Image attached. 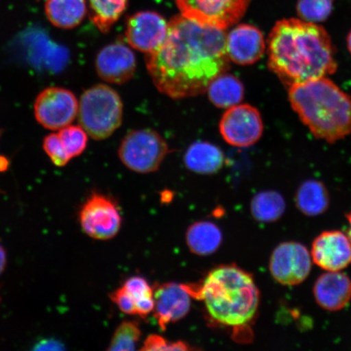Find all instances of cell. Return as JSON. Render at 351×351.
I'll return each mask as SVG.
<instances>
[{
    "label": "cell",
    "instance_id": "obj_1",
    "mask_svg": "<svg viewBox=\"0 0 351 351\" xmlns=\"http://www.w3.org/2000/svg\"><path fill=\"white\" fill-rule=\"evenodd\" d=\"M230 61L225 30L182 15L171 19L164 43L146 56L154 84L174 99L205 93L215 78L230 69Z\"/></svg>",
    "mask_w": 351,
    "mask_h": 351
},
{
    "label": "cell",
    "instance_id": "obj_2",
    "mask_svg": "<svg viewBox=\"0 0 351 351\" xmlns=\"http://www.w3.org/2000/svg\"><path fill=\"white\" fill-rule=\"evenodd\" d=\"M335 54L326 29L302 19L278 21L267 39V66L287 87L335 73Z\"/></svg>",
    "mask_w": 351,
    "mask_h": 351
},
{
    "label": "cell",
    "instance_id": "obj_3",
    "mask_svg": "<svg viewBox=\"0 0 351 351\" xmlns=\"http://www.w3.org/2000/svg\"><path fill=\"white\" fill-rule=\"evenodd\" d=\"M186 287L223 327L247 330L258 313L261 295L253 276L235 265L215 267L201 284Z\"/></svg>",
    "mask_w": 351,
    "mask_h": 351
},
{
    "label": "cell",
    "instance_id": "obj_4",
    "mask_svg": "<svg viewBox=\"0 0 351 351\" xmlns=\"http://www.w3.org/2000/svg\"><path fill=\"white\" fill-rule=\"evenodd\" d=\"M288 97L315 138L335 143L351 135V96L327 77L288 87Z\"/></svg>",
    "mask_w": 351,
    "mask_h": 351
},
{
    "label": "cell",
    "instance_id": "obj_5",
    "mask_svg": "<svg viewBox=\"0 0 351 351\" xmlns=\"http://www.w3.org/2000/svg\"><path fill=\"white\" fill-rule=\"evenodd\" d=\"M77 114L88 135L95 140L106 139L121 125L122 101L112 88L96 85L81 96Z\"/></svg>",
    "mask_w": 351,
    "mask_h": 351
},
{
    "label": "cell",
    "instance_id": "obj_6",
    "mask_svg": "<svg viewBox=\"0 0 351 351\" xmlns=\"http://www.w3.org/2000/svg\"><path fill=\"white\" fill-rule=\"evenodd\" d=\"M169 147L160 134L152 130L129 132L118 151L123 164L138 173L156 172L160 169Z\"/></svg>",
    "mask_w": 351,
    "mask_h": 351
},
{
    "label": "cell",
    "instance_id": "obj_7",
    "mask_svg": "<svg viewBox=\"0 0 351 351\" xmlns=\"http://www.w3.org/2000/svg\"><path fill=\"white\" fill-rule=\"evenodd\" d=\"M182 15L201 25L226 30L243 19L252 0H175Z\"/></svg>",
    "mask_w": 351,
    "mask_h": 351
},
{
    "label": "cell",
    "instance_id": "obj_8",
    "mask_svg": "<svg viewBox=\"0 0 351 351\" xmlns=\"http://www.w3.org/2000/svg\"><path fill=\"white\" fill-rule=\"evenodd\" d=\"M80 223L85 234L96 240H109L119 232L120 209L111 197L95 193L80 210Z\"/></svg>",
    "mask_w": 351,
    "mask_h": 351
},
{
    "label": "cell",
    "instance_id": "obj_9",
    "mask_svg": "<svg viewBox=\"0 0 351 351\" xmlns=\"http://www.w3.org/2000/svg\"><path fill=\"white\" fill-rule=\"evenodd\" d=\"M219 132L226 142L232 146H253L263 133L261 114L249 104H238L228 108L219 122Z\"/></svg>",
    "mask_w": 351,
    "mask_h": 351
},
{
    "label": "cell",
    "instance_id": "obj_10",
    "mask_svg": "<svg viewBox=\"0 0 351 351\" xmlns=\"http://www.w3.org/2000/svg\"><path fill=\"white\" fill-rule=\"evenodd\" d=\"M34 109L36 120L44 128L59 130L75 120L78 102L71 91L61 87H49L38 95Z\"/></svg>",
    "mask_w": 351,
    "mask_h": 351
},
{
    "label": "cell",
    "instance_id": "obj_11",
    "mask_svg": "<svg viewBox=\"0 0 351 351\" xmlns=\"http://www.w3.org/2000/svg\"><path fill=\"white\" fill-rule=\"evenodd\" d=\"M311 256L304 245L285 241L274 249L269 261L271 275L276 282L293 287L304 282L311 270Z\"/></svg>",
    "mask_w": 351,
    "mask_h": 351
},
{
    "label": "cell",
    "instance_id": "obj_12",
    "mask_svg": "<svg viewBox=\"0 0 351 351\" xmlns=\"http://www.w3.org/2000/svg\"><path fill=\"white\" fill-rule=\"evenodd\" d=\"M168 28L169 23L159 13L139 12L127 22L126 41L134 49L148 54L164 43Z\"/></svg>",
    "mask_w": 351,
    "mask_h": 351
},
{
    "label": "cell",
    "instance_id": "obj_13",
    "mask_svg": "<svg viewBox=\"0 0 351 351\" xmlns=\"http://www.w3.org/2000/svg\"><path fill=\"white\" fill-rule=\"evenodd\" d=\"M313 261L327 271H340L351 265L349 237L339 230L324 231L315 239L311 247Z\"/></svg>",
    "mask_w": 351,
    "mask_h": 351
},
{
    "label": "cell",
    "instance_id": "obj_14",
    "mask_svg": "<svg viewBox=\"0 0 351 351\" xmlns=\"http://www.w3.org/2000/svg\"><path fill=\"white\" fill-rule=\"evenodd\" d=\"M95 67L104 81L121 85L134 77L137 61L130 47L117 42L104 47L99 52Z\"/></svg>",
    "mask_w": 351,
    "mask_h": 351
},
{
    "label": "cell",
    "instance_id": "obj_15",
    "mask_svg": "<svg viewBox=\"0 0 351 351\" xmlns=\"http://www.w3.org/2000/svg\"><path fill=\"white\" fill-rule=\"evenodd\" d=\"M191 298L186 285L169 282L156 288L153 311L161 330L186 317L191 310Z\"/></svg>",
    "mask_w": 351,
    "mask_h": 351
},
{
    "label": "cell",
    "instance_id": "obj_16",
    "mask_svg": "<svg viewBox=\"0 0 351 351\" xmlns=\"http://www.w3.org/2000/svg\"><path fill=\"white\" fill-rule=\"evenodd\" d=\"M266 43L261 29L241 24L226 35V50L232 62L239 65L256 64L265 55Z\"/></svg>",
    "mask_w": 351,
    "mask_h": 351
},
{
    "label": "cell",
    "instance_id": "obj_17",
    "mask_svg": "<svg viewBox=\"0 0 351 351\" xmlns=\"http://www.w3.org/2000/svg\"><path fill=\"white\" fill-rule=\"evenodd\" d=\"M313 293L315 301L323 309L340 311L351 300V280L340 271H328L315 282Z\"/></svg>",
    "mask_w": 351,
    "mask_h": 351
},
{
    "label": "cell",
    "instance_id": "obj_18",
    "mask_svg": "<svg viewBox=\"0 0 351 351\" xmlns=\"http://www.w3.org/2000/svg\"><path fill=\"white\" fill-rule=\"evenodd\" d=\"M225 156L221 149L206 142L191 145L184 156V163L189 170L197 174L217 173L222 169Z\"/></svg>",
    "mask_w": 351,
    "mask_h": 351
},
{
    "label": "cell",
    "instance_id": "obj_19",
    "mask_svg": "<svg viewBox=\"0 0 351 351\" xmlns=\"http://www.w3.org/2000/svg\"><path fill=\"white\" fill-rule=\"evenodd\" d=\"M45 12L47 19L56 27L73 29L85 19L86 2V0H47Z\"/></svg>",
    "mask_w": 351,
    "mask_h": 351
},
{
    "label": "cell",
    "instance_id": "obj_20",
    "mask_svg": "<svg viewBox=\"0 0 351 351\" xmlns=\"http://www.w3.org/2000/svg\"><path fill=\"white\" fill-rule=\"evenodd\" d=\"M223 235L219 228L210 221L193 223L187 230L186 241L190 251L197 256H208L221 247Z\"/></svg>",
    "mask_w": 351,
    "mask_h": 351
},
{
    "label": "cell",
    "instance_id": "obj_21",
    "mask_svg": "<svg viewBox=\"0 0 351 351\" xmlns=\"http://www.w3.org/2000/svg\"><path fill=\"white\" fill-rule=\"evenodd\" d=\"M330 203L326 186L317 180H307L298 187L295 204L305 216L317 217L326 212Z\"/></svg>",
    "mask_w": 351,
    "mask_h": 351
},
{
    "label": "cell",
    "instance_id": "obj_22",
    "mask_svg": "<svg viewBox=\"0 0 351 351\" xmlns=\"http://www.w3.org/2000/svg\"><path fill=\"white\" fill-rule=\"evenodd\" d=\"M207 91L210 102L219 108L236 106L243 100L245 94L243 82L226 73L215 78Z\"/></svg>",
    "mask_w": 351,
    "mask_h": 351
},
{
    "label": "cell",
    "instance_id": "obj_23",
    "mask_svg": "<svg viewBox=\"0 0 351 351\" xmlns=\"http://www.w3.org/2000/svg\"><path fill=\"white\" fill-rule=\"evenodd\" d=\"M287 209L282 195L275 191L258 193L251 202V213L256 221L263 223L278 221Z\"/></svg>",
    "mask_w": 351,
    "mask_h": 351
},
{
    "label": "cell",
    "instance_id": "obj_24",
    "mask_svg": "<svg viewBox=\"0 0 351 351\" xmlns=\"http://www.w3.org/2000/svg\"><path fill=\"white\" fill-rule=\"evenodd\" d=\"M90 19L101 32L106 34L119 20L126 8L127 0H88Z\"/></svg>",
    "mask_w": 351,
    "mask_h": 351
},
{
    "label": "cell",
    "instance_id": "obj_25",
    "mask_svg": "<svg viewBox=\"0 0 351 351\" xmlns=\"http://www.w3.org/2000/svg\"><path fill=\"white\" fill-rule=\"evenodd\" d=\"M122 287L134 300L137 315L143 318L153 313L155 307L154 289L146 279L141 276H133L127 280Z\"/></svg>",
    "mask_w": 351,
    "mask_h": 351
},
{
    "label": "cell",
    "instance_id": "obj_26",
    "mask_svg": "<svg viewBox=\"0 0 351 351\" xmlns=\"http://www.w3.org/2000/svg\"><path fill=\"white\" fill-rule=\"evenodd\" d=\"M141 336V329L137 322H133V320L123 322L114 332L108 350H135L136 345L138 343Z\"/></svg>",
    "mask_w": 351,
    "mask_h": 351
},
{
    "label": "cell",
    "instance_id": "obj_27",
    "mask_svg": "<svg viewBox=\"0 0 351 351\" xmlns=\"http://www.w3.org/2000/svg\"><path fill=\"white\" fill-rule=\"evenodd\" d=\"M335 0H298L297 12L300 19L319 23L331 15Z\"/></svg>",
    "mask_w": 351,
    "mask_h": 351
},
{
    "label": "cell",
    "instance_id": "obj_28",
    "mask_svg": "<svg viewBox=\"0 0 351 351\" xmlns=\"http://www.w3.org/2000/svg\"><path fill=\"white\" fill-rule=\"evenodd\" d=\"M58 134L70 159L80 156L86 150L87 133L81 125H69L60 130Z\"/></svg>",
    "mask_w": 351,
    "mask_h": 351
},
{
    "label": "cell",
    "instance_id": "obj_29",
    "mask_svg": "<svg viewBox=\"0 0 351 351\" xmlns=\"http://www.w3.org/2000/svg\"><path fill=\"white\" fill-rule=\"evenodd\" d=\"M43 149L52 163L56 166H64L71 160L66 152L58 134L47 135L43 140Z\"/></svg>",
    "mask_w": 351,
    "mask_h": 351
},
{
    "label": "cell",
    "instance_id": "obj_30",
    "mask_svg": "<svg viewBox=\"0 0 351 351\" xmlns=\"http://www.w3.org/2000/svg\"><path fill=\"white\" fill-rule=\"evenodd\" d=\"M190 346L183 341H171L160 335H153L144 341L141 350H188Z\"/></svg>",
    "mask_w": 351,
    "mask_h": 351
},
{
    "label": "cell",
    "instance_id": "obj_31",
    "mask_svg": "<svg viewBox=\"0 0 351 351\" xmlns=\"http://www.w3.org/2000/svg\"><path fill=\"white\" fill-rule=\"evenodd\" d=\"M110 298L114 304L119 307L123 313L137 315L134 302L124 287L118 288L117 291L111 293Z\"/></svg>",
    "mask_w": 351,
    "mask_h": 351
},
{
    "label": "cell",
    "instance_id": "obj_32",
    "mask_svg": "<svg viewBox=\"0 0 351 351\" xmlns=\"http://www.w3.org/2000/svg\"><path fill=\"white\" fill-rule=\"evenodd\" d=\"M61 345L59 343L58 341H56L54 340H44L40 342V343H38L37 346L38 350H60L62 349L60 348Z\"/></svg>",
    "mask_w": 351,
    "mask_h": 351
},
{
    "label": "cell",
    "instance_id": "obj_33",
    "mask_svg": "<svg viewBox=\"0 0 351 351\" xmlns=\"http://www.w3.org/2000/svg\"><path fill=\"white\" fill-rule=\"evenodd\" d=\"M7 263V257L5 251H4L3 248L0 245V274H1L5 269Z\"/></svg>",
    "mask_w": 351,
    "mask_h": 351
},
{
    "label": "cell",
    "instance_id": "obj_34",
    "mask_svg": "<svg viewBox=\"0 0 351 351\" xmlns=\"http://www.w3.org/2000/svg\"><path fill=\"white\" fill-rule=\"evenodd\" d=\"M346 219H348V221L349 223V229H348V236L349 237V239H350V243H351V212L346 214Z\"/></svg>",
    "mask_w": 351,
    "mask_h": 351
},
{
    "label": "cell",
    "instance_id": "obj_35",
    "mask_svg": "<svg viewBox=\"0 0 351 351\" xmlns=\"http://www.w3.org/2000/svg\"><path fill=\"white\" fill-rule=\"evenodd\" d=\"M346 42H348V48L351 55V30L348 34V38H346Z\"/></svg>",
    "mask_w": 351,
    "mask_h": 351
}]
</instances>
